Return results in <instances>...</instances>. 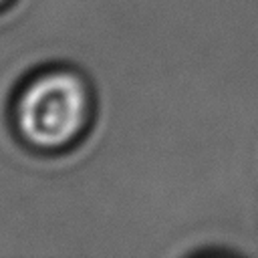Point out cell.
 I'll return each mask as SVG.
<instances>
[{
	"mask_svg": "<svg viewBox=\"0 0 258 258\" xmlns=\"http://www.w3.org/2000/svg\"><path fill=\"white\" fill-rule=\"evenodd\" d=\"M89 95L85 83L69 71H50L24 87L14 119L22 139L38 149H60L85 127Z\"/></svg>",
	"mask_w": 258,
	"mask_h": 258,
	"instance_id": "obj_1",
	"label": "cell"
},
{
	"mask_svg": "<svg viewBox=\"0 0 258 258\" xmlns=\"http://www.w3.org/2000/svg\"><path fill=\"white\" fill-rule=\"evenodd\" d=\"M2 2H6V0H0V4H2Z\"/></svg>",
	"mask_w": 258,
	"mask_h": 258,
	"instance_id": "obj_2",
	"label": "cell"
}]
</instances>
